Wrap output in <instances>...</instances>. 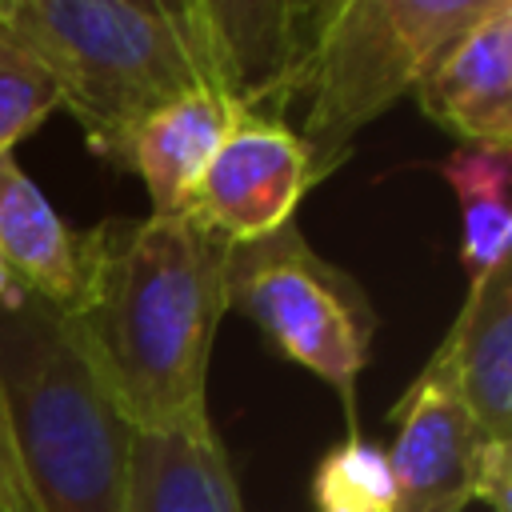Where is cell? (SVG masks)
Here are the masks:
<instances>
[{
	"mask_svg": "<svg viewBox=\"0 0 512 512\" xmlns=\"http://www.w3.org/2000/svg\"><path fill=\"white\" fill-rule=\"evenodd\" d=\"M128 512H244L216 428L132 432Z\"/></svg>",
	"mask_w": 512,
	"mask_h": 512,
	"instance_id": "obj_12",
	"label": "cell"
},
{
	"mask_svg": "<svg viewBox=\"0 0 512 512\" xmlns=\"http://www.w3.org/2000/svg\"><path fill=\"white\" fill-rule=\"evenodd\" d=\"M484 444H512V260L472 280L464 308L432 352Z\"/></svg>",
	"mask_w": 512,
	"mask_h": 512,
	"instance_id": "obj_10",
	"label": "cell"
},
{
	"mask_svg": "<svg viewBox=\"0 0 512 512\" xmlns=\"http://www.w3.org/2000/svg\"><path fill=\"white\" fill-rule=\"evenodd\" d=\"M0 256L24 292L64 316L80 312L92 272V232H76L12 152H0Z\"/></svg>",
	"mask_w": 512,
	"mask_h": 512,
	"instance_id": "obj_11",
	"label": "cell"
},
{
	"mask_svg": "<svg viewBox=\"0 0 512 512\" xmlns=\"http://www.w3.org/2000/svg\"><path fill=\"white\" fill-rule=\"evenodd\" d=\"M244 112L216 88H196L160 108L132 140L128 168L144 180L152 216L184 212L192 188L212 164L216 148Z\"/></svg>",
	"mask_w": 512,
	"mask_h": 512,
	"instance_id": "obj_13",
	"label": "cell"
},
{
	"mask_svg": "<svg viewBox=\"0 0 512 512\" xmlns=\"http://www.w3.org/2000/svg\"><path fill=\"white\" fill-rule=\"evenodd\" d=\"M444 180L460 200V260L468 280L488 276L496 264L508 260L512 216H508V176H512V148H480L456 144L444 160Z\"/></svg>",
	"mask_w": 512,
	"mask_h": 512,
	"instance_id": "obj_14",
	"label": "cell"
},
{
	"mask_svg": "<svg viewBox=\"0 0 512 512\" xmlns=\"http://www.w3.org/2000/svg\"><path fill=\"white\" fill-rule=\"evenodd\" d=\"M312 184L308 148L292 128L240 116L192 188L184 212L220 240L248 244L284 228Z\"/></svg>",
	"mask_w": 512,
	"mask_h": 512,
	"instance_id": "obj_7",
	"label": "cell"
},
{
	"mask_svg": "<svg viewBox=\"0 0 512 512\" xmlns=\"http://www.w3.org/2000/svg\"><path fill=\"white\" fill-rule=\"evenodd\" d=\"M396 444L388 448V468L396 484L392 512H464L476 484L480 432L468 420L448 376L428 360L400 404Z\"/></svg>",
	"mask_w": 512,
	"mask_h": 512,
	"instance_id": "obj_8",
	"label": "cell"
},
{
	"mask_svg": "<svg viewBox=\"0 0 512 512\" xmlns=\"http://www.w3.org/2000/svg\"><path fill=\"white\" fill-rule=\"evenodd\" d=\"M312 500L320 512H392L396 484L388 468V448L348 436L312 472Z\"/></svg>",
	"mask_w": 512,
	"mask_h": 512,
	"instance_id": "obj_15",
	"label": "cell"
},
{
	"mask_svg": "<svg viewBox=\"0 0 512 512\" xmlns=\"http://www.w3.org/2000/svg\"><path fill=\"white\" fill-rule=\"evenodd\" d=\"M0 392L28 512H128L132 428L72 316L20 284L0 304Z\"/></svg>",
	"mask_w": 512,
	"mask_h": 512,
	"instance_id": "obj_3",
	"label": "cell"
},
{
	"mask_svg": "<svg viewBox=\"0 0 512 512\" xmlns=\"http://www.w3.org/2000/svg\"><path fill=\"white\" fill-rule=\"evenodd\" d=\"M472 500L488 512H512V444H480Z\"/></svg>",
	"mask_w": 512,
	"mask_h": 512,
	"instance_id": "obj_17",
	"label": "cell"
},
{
	"mask_svg": "<svg viewBox=\"0 0 512 512\" xmlns=\"http://www.w3.org/2000/svg\"><path fill=\"white\" fill-rule=\"evenodd\" d=\"M416 100L460 144L512 148V0H492L424 72Z\"/></svg>",
	"mask_w": 512,
	"mask_h": 512,
	"instance_id": "obj_9",
	"label": "cell"
},
{
	"mask_svg": "<svg viewBox=\"0 0 512 512\" xmlns=\"http://www.w3.org/2000/svg\"><path fill=\"white\" fill-rule=\"evenodd\" d=\"M224 308L252 320L284 360L332 384L352 420L356 380L372 356L376 308L360 280L324 260L292 220L228 248Z\"/></svg>",
	"mask_w": 512,
	"mask_h": 512,
	"instance_id": "obj_5",
	"label": "cell"
},
{
	"mask_svg": "<svg viewBox=\"0 0 512 512\" xmlns=\"http://www.w3.org/2000/svg\"><path fill=\"white\" fill-rule=\"evenodd\" d=\"M0 512H28L20 468H16V448H12V428H8V404L0 392Z\"/></svg>",
	"mask_w": 512,
	"mask_h": 512,
	"instance_id": "obj_18",
	"label": "cell"
},
{
	"mask_svg": "<svg viewBox=\"0 0 512 512\" xmlns=\"http://www.w3.org/2000/svg\"><path fill=\"white\" fill-rule=\"evenodd\" d=\"M332 0H196L216 92L244 116L280 120L304 96L312 48Z\"/></svg>",
	"mask_w": 512,
	"mask_h": 512,
	"instance_id": "obj_6",
	"label": "cell"
},
{
	"mask_svg": "<svg viewBox=\"0 0 512 512\" xmlns=\"http://www.w3.org/2000/svg\"><path fill=\"white\" fill-rule=\"evenodd\" d=\"M60 108V84L44 60L0 28V152H12Z\"/></svg>",
	"mask_w": 512,
	"mask_h": 512,
	"instance_id": "obj_16",
	"label": "cell"
},
{
	"mask_svg": "<svg viewBox=\"0 0 512 512\" xmlns=\"http://www.w3.org/2000/svg\"><path fill=\"white\" fill-rule=\"evenodd\" d=\"M12 292H16V276H12V268H8L4 256H0V304H4Z\"/></svg>",
	"mask_w": 512,
	"mask_h": 512,
	"instance_id": "obj_19",
	"label": "cell"
},
{
	"mask_svg": "<svg viewBox=\"0 0 512 512\" xmlns=\"http://www.w3.org/2000/svg\"><path fill=\"white\" fill-rule=\"evenodd\" d=\"M492 0H332L312 48L300 144L312 176H328L352 140L400 96L416 92L436 56Z\"/></svg>",
	"mask_w": 512,
	"mask_h": 512,
	"instance_id": "obj_4",
	"label": "cell"
},
{
	"mask_svg": "<svg viewBox=\"0 0 512 512\" xmlns=\"http://www.w3.org/2000/svg\"><path fill=\"white\" fill-rule=\"evenodd\" d=\"M228 248L188 212L92 228L88 292L72 324L132 432L212 424L208 356L224 316Z\"/></svg>",
	"mask_w": 512,
	"mask_h": 512,
	"instance_id": "obj_1",
	"label": "cell"
},
{
	"mask_svg": "<svg viewBox=\"0 0 512 512\" xmlns=\"http://www.w3.org/2000/svg\"><path fill=\"white\" fill-rule=\"evenodd\" d=\"M0 28L44 60L84 144L116 168L160 108L216 88L196 0H0Z\"/></svg>",
	"mask_w": 512,
	"mask_h": 512,
	"instance_id": "obj_2",
	"label": "cell"
}]
</instances>
